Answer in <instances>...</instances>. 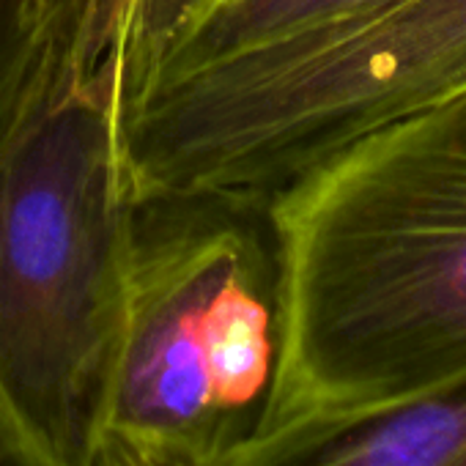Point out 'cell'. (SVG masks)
Listing matches in <instances>:
<instances>
[{"mask_svg":"<svg viewBox=\"0 0 466 466\" xmlns=\"http://www.w3.org/2000/svg\"><path fill=\"white\" fill-rule=\"evenodd\" d=\"M261 219L280 305L269 425L466 368V88L324 157Z\"/></svg>","mask_w":466,"mask_h":466,"instance_id":"1","label":"cell"},{"mask_svg":"<svg viewBox=\"0 0 466 466\" xmlns=\"http://www.w3.org/2000/svg\"><path fill=\"white\" fill-rule=\"evenodd\" d=\"M463 88L466 0H379L157 80L121 135L129 192L261 214L346 143Z\"/></svg>","mask_w":466,"mask_h":466,"instance_id":"2","label":"cell"},{"mask_svg":"<svg viewBox=\"0 0 466 466\" xmlns=\"http://www.w3.org/2000/svg\"><path fill=\"white\" fill-rule=\"evenodd\" d=\"M121 113L58 64L0 127V390L56 466H94L135 200Z\"/></svg>","mask_w":466,"mask_h":466,"instance_id":"3","label":"cell"},{"mask_svg":"<svg viewBox=\"0 0 466 466\" xmlns=\"http://www.w3.org/2000/svg\"><path fill=\"white\" fill-rule=\"evenodd\" d=\"M258 222L214 200L135 206L105 439L157 466H222L267 431L280 305Z\"/></svg>","mask_w":466,"mask_h":466,"instance_id":"4","label":"cell"},{"mask_svg":"<svg viewBox=\"0 0 466 466\" xmlns=\"http://www.w3.org/2000/svg\"><path fill=\"white\" fill-rule=\"evenodd\" d=\"M222 466H466V368L400 400L278 420Z\"/></svg>","mask_w":466,"mask_h":466,"instance_id":"5","label":"cell"},{"mask_svg":"<svg viewBox=\"0 0 466 466\" xmlns=\"http://www.w3.org/2000/svg\"><path fill=\"white\" fill-rule=\"evenodd\" d=\"M370 4L379 0H214L189 36L176 47L159 80Z\"/></svg>","mask_w":466,"mask_h":466,"instance_id":"6","label":"cell"},{"mask_svg":"<svg viewBox=\"0 0 466 466\" xmlns=\"http://www.w3.org/2000/svg\"><path fill=\"white\" fill-rule=\"evenodd\" d=\"M135 9L137 0H50L61 69L77 86L107 94L118 113L121 64Z\"/></svg>","mask_w":466,"mask_h":466,"instance_id":"7","label":"cell"},{"mask_svg":"<svg viewBox=\"0 0 466 466\" xmlns=\"http://www.w3.org/2000/svg\"><path fill=\"white\" fill-rule=\"evenodd\" d=\"M214 0H137L124 64H121V118L143 102L165 72L176 47L189 36ZM124 135V129H121Z\"/></svg>","mask_w":466,"mask_h":466,"instance_id":"8","label":"cell"},{"mask_svg":"<svg viewBox=\"0 0 466 466\" xmlns=\"http://www.w3.org/2000/svg\"><path fill=\"white\" fill-rule=\"evenodd\" d=\"M56 58L50 0H0V127Z\"/></svg>","mask_w":466,"mask_h":466,"instance_id":"9","label":"cell"},{"mask_svg":"<svg viewBox=\"0 0 466 466\" xmlns=\"http://www.w3.org/2000/svg\"><path fill=\"white\" fill-rule=\"evenodd\" d=\"M0 466H56L0 390Z\"/></svg>","mask_w":466,"mask_h":466,"instance_id":"10","label":"cell"},{"mask_svg":"<svg viewBox=\"0 0 466 466\" xmlns=\"http://www.w3.org/2000/svg\"><path fill=\"white\" fill-rule=\"evenodd\" d=\"M94 466H157V463L132 452L129 447L113 441V439H102Z\"/></svg>","mask_w":466,"mask_h":466,"instance_id":"11","label":"cell"}]
</instances>
